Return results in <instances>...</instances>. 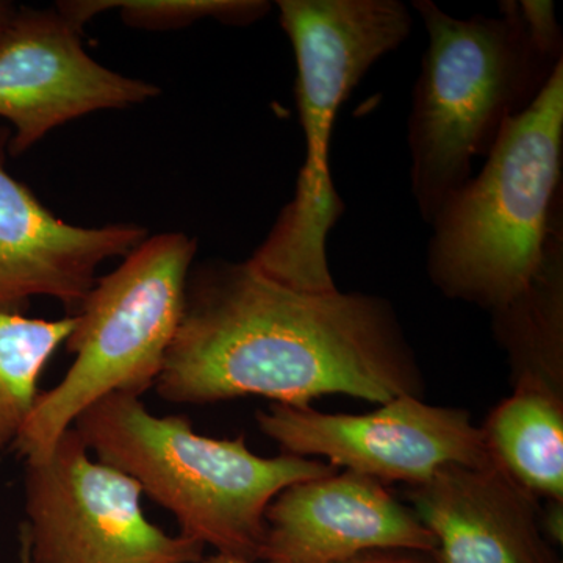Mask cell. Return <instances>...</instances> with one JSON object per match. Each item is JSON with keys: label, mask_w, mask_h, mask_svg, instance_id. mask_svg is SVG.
Instances as JSON below:
<instances>
[{"label": "cell", "mask_w": 563, "mask_h": 563, "mask_svg": "<svg viewBox=\"0 0 563 563\" xmlns=\"http://www.w3.org/2000/svg\"><path fill=\"white\" fill-rule=\"evenodd\" d=\"M422 383L387 299L292 290L247 261H210L191 268L155 388L174 404L261 396L309 409L325 395L420 398Z\"/></svg>", "instance_id": "cell-1"}, {"label": "cell", "mask_w": 563, "mask_h": 563, "mask_svg": "<svg viewBox=\"0 0 563 563\" xmlns=\"http://www.w3.org/2000/svg\"><path fill=\"white\" fill-rule=\"evenodd\" d=\"M198 563H254L246 561V559L233 558V555L217 554L213 558L207 559Z\"/></svg>", "instance_id": "cell-19"}, {"label": "cell", "mask_w": 563, "mask_h": 563, "mask_svg": "<svg viewBox=\"0 0 563 563\" xmlns=\"http://www.w3.org/2000/svg\"><path fill=\"white\" fill-rule=\"evenodd\" d=\"M366 415H329L276 406L258 412L262 432L284 454L329 459L333 468L412 487L451 465L492 461L483 428L466 410L401 396Z\"/></svg>", "instance_id": "cell-8"}, {"label": "cell", "mask_w": 563, "mask_h": 563, "mask_svg": "<svg viewBox=\"0 0 563 563\" xmlns=\"http://www.w3.org/2000/svg\"><path fill=\"white\" fill-rule=\"evenodd\" d=\"M499 5V16L461 20L432 0L413 2L428 47L415 84L407 143L410 187L428 224L563 63V52L533 35L520 2Z\"/></svg>", "instance_id": "cell-2"}, {"label": "cell", "mask_w": 563, "mask_h": 563, "mask_svg": "<svg viewBox=\"0 0 563 563\" xmlns=\"http://www.w3.org/2000/svg\"><path fill=\"white\" fill-rule=\"evenodd\" d=\"M14 9H16V7H14L13 3L3 2V0H0V25L9 20L11 14H13Z\"/></svg>", "instance_id": "cell-20"}, {"label": "cell", "mask_w": 563, "mask_h": 563, "mask_svg": "<svg viewBox=\"0 0 563 563\" xmlns=\"http://www.w3.org/2000/svg\"><path fill=\"white\" fill-rule=\"evenodd\" d=\"M18 563H33L29 544L25 542L24 537H21L20 555H18Z\"/></svg>", "instance_id": "cell-21"}, {"label": "cell", "mask_w": 563, "mask_h": 563, "mask_svg": "<svg viewBox=\"0 0 563 563\" xmlns=\"http://www.w3.org/2000/svg\"><path fill=\"white\" fill-rule=\"evenodd\" d=\"M562 165L563 63L429 224L428 273L446 298L495 312L523 295L563 220Z\"/></svg>", "instance_id": "cell-5"}, {"label": "cell", "mask_w": 563, "mask_h": 563, "mask_svg": "<svg viewBox=\"0 0 563 563\" xmlns=\"http://www.w3.org/2000/svg\"><path fill=\"white\" fill-rule=\"evenodd\" d=\"M265 525L266 563H342L368 551L437 550L432 533L383 483L346 470L282 490Z\"/></svg>", "instance_id": "cell-10"}, {"label": "cell", "mask_w": 563, "mask_h": 563, "mask_svg": "<svg viewBox=\"0 0 563 563\" xmlns=\"http://www.w3.org/2000/svg\"><path fill=\"white\" fill-rule=\"evenodd\" d=\"M73 428L96 459L168 510L180 536L251 562L261 559L273 499L292 484L335 472L314 459L254 454L244 435L211 439L187 418L158 417L140 396L122 393L85 410Z\"/></svg>", "instance_id": "cell-3"}, {"label": "cell", "mask_w": 563, "mask_h": 563, "mask_svg": "<svg viewBox=\"0 0 563 563\" xmlns=\"http://www.w3.org/2000/svg\"><path fill=\"white\" fill-rule=\"evenodd\" d=\"M493 314V331L515 379L531 376L562 387L563 220L554 225L542 266L523 295Z\"/></svg>", "instance_id": "cell-14"}, {"label": "cell", "mask_w": 563, "mask_h": 563, "mask_svg": "<svg viewBox=\"0 0 563 563\" xmlns=\"http://www.w3.org/2000/svg\"><path fill=\"white\" fill-rule=\"evenodd\" d=\"M11 131L0 125V312L36 296L79 309L103 262L124 258L147 239L136 224L80 228L55 217L7 172Z\"/></svg>", "instance_id": "cell-11"}, {"label": "cell", "mask_w": 563, "mask_h": 563, "mask_svg": "<svg viewBox=\"0 0 563 563\" xmlns=\"http://www.w3.org/2000/svg\"><path fill=\"white\" fill-rule=\"evenodd\" d=\"M342 563H435L432 554L415 553V551L379 550L368 551Z\"/></svg>", "instance_id": "cell-17"}, {"label": "cell", "mask_w": 563, "mask_h": 563, "mask_svg": "<svg viewBox=\"0 0 563 563\" xmlns=\"http://www.w3.org/2000/svg\"><path fill=\"white\" fill-rule=\"evenodd\" d=\"M540 526L548 542L562 547L563 543V503L548 501L547 509L540 510Z\"/></svg>", "instance_id": "cell-18"}, {"label": "cell", "mask_w": 563, "mask_h": 563, "mask_svg": "<svg viewBox=\"0 0 563 563\" xmlns=\"http://www.w3.org/2000/svg\"><path fill=\"white\" fill-rule=\"evenodd\" d=\"M73 328L74 317L44 320L0 312V451L16 442L38 401L41 376Z\"/></svg>", "instance_id": "cell-15"}, {"label": "cell", "mask_w": 563, "mask_h": 563, "mask_svg": "<svg viewBox=\"0 0 563 563\" xmlns=\"http://www.w3.org/2000/svg\"><path fill=\"white\" fill-rule=\"evenodd\" d=\"M81 31L57 7H16L0 25V118L13 128L11 157L66 122L139 106L161 92L99 65L85 51Z\"/></svg>", "instance_id": "cell-9"}, {"label": "cell", "mask_w": 563, "mask_h": 563, "mask_svg": "<svg viewBox=\"0 0 563 563\" xmlns=\"http://www.w3.org/2000/svg\"><path fill=\"white\" fill-rule=\"evenodd\" d=\"M57 9L81 29L96 14L118 9L121 11L122 20L131 27L144 31H176L207 18L228 25H250L265 18L273 7L265 0H76L60 2Z\"/></svg>", "instance_id": "cell-16"}, {"label": "cell", "mask_w": 563, "mask_h": 563, "mask_svg": "<svg viewBox=\"0 0 563 563\" xmlns=\"http://www.w3.org/2000/svg\"><path fill=\"white\" fill-rule=\"evenodd\" d=\"M492 457L537 499L563 503L562 387L518 377L483 428Z\"/></svg>", "instance_id": "cell-13"}, {"label": "cell", "mask_w": 563, "mask_h": 563, "mask_svg": "<svg viewBox=\"0 0 563 563\" xmlns=\"http://www.w3.org/2000/svg\"><path fill=\"white\" fill-rule=\"evenodd\" d=\"M277 9L295 52L306 158L291 202L247 262L292 290L329 292L336 285L325 246L344 213L331 173L333 124L365 74L409 38L413 16L399 0H280Z\"/></svg>", "instance_id": "cell-4"}, {"label": "cell", "mask_w": 563, "mask_h": 563, "mask_svg": "<svg viewBox=\"0 0 563 563\" xmlns=\"http://www.w3.org/2000/svg\"><path fill=\"white\" fill-rule=\"evenodd\" d=\"M143 496L68 429L46 454L25 462L21 537L33 563L201 562L202 544L152 523Z\"/></svg>", "instance_id": "cell-7"}, {"label": "cell", "mask_w": 563, "mask_h": 563, "mask_svg": "<svg viewBox=\"0 0 563 563\" xmlns=\"http://www.w3.org/2000/svg\"><path fill=\"white\" fill-rule=\"evenodd\" d=\"M198 244L180 232L147 236L114 272L98 277L74 314L68 372L41 391L14 451L40 457L85 410L111 395L155 387L184 312Z\"/></svg>", "instance_id": "cell-6"}, {"label": "cell", "mask_w": 563, "mask_h": 563, "mask_svg": "<svg viewBox=\"0 0 563 563\" xmlns=\"http://www.w3.org/2000/svg\"><path fill=\"white\" fill-rule=\"evenodd\" d=\"M407 496L435 539V563H561L543 536L539 499L493 457L446 466Z\"/></svg>", "instance_id": "cell-12"}]
</instances>
